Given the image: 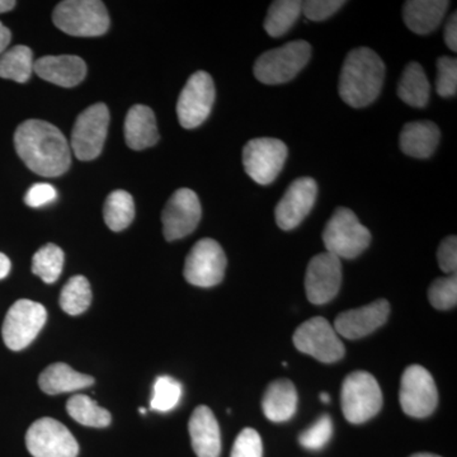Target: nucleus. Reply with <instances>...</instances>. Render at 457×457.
I'll use <instances>...</instances> for the list:
<instances>
[{
    "label": "nucleus",
    "instance_id": "nucleus-31",
    "mask_svg": "<svg viewBox=\"0 0 457 457\" xmlns=\"http://www.w3.org/2000/svg\"><path fill=\"white\" fill-rule=\"evenodd\" d=\"M92 303V288L84 276H74L60 294V306L69 315L83 314Z\"/></svg>",
    "mask_w": 457,
    "mask_h": 457
},
{
    "label": "nucleus",
    "instance_id": "nucleus-44",
    "mask_svg": "<svg viewBox=\"0 0 457 457\" xmlns=\"http://www.w3.org/2000/svg\"><path fill=\"white\" fill-rule=\"evenodd\" d=\"M14 7H16V2H12V0H0V13L12 11Z\"/></svg>",
    "mask_w": 457,
    "mask_h": 457
},
{
    "label": "nucleus",
    "instance_id": "nucleus-12",
    "mask_svg": "<svg viewBox=\"0 0 457 457\" xmlns=\"http://www.w3.org/2000/svg\"><path fill=\"white\" fill-rule=\"evenodd\" d=\"M227 255L216 240L204 237L192 246L186 258L183 275L188 284L197 287H212L224 279Z\"/></svg>",
    "mask_w": 457,
    "mask_h": 457
},
{
    "label": "nucleus",
    "instance_id": "nucleus-1",
    "mask_svg": "<svg viewBox=\"0 0 457 457\" xmlns=\"http://www.w3.org/2000/svg\"><path fill=\"white\" fill-rule=\"evenodd\" d=\"M14 145L20 158L42 177H59L69 170L71 149L62 132L42 120H27L18 126Z\"/></svg>",
    "mask_w": 457,
    "mask_h": 457
},
{
    "label": "nucleus",
    "instance_id": "nucleus-19",
    "mask_svg": "<svg viewBox=\"0 0 457 457\" xmlns=\"http://www.w3.org/2000/svg\"><path fill=\"white\" fill-rule=\"evenodd\" d=\"M33 71L46 82L71 88L83 82L87 75V65L79 56L49 55L36 60Z\"/></svg>",
    "mask_w": 457,
    "mask_h": 457
},
{
    "label": "nucleus",
    "instance_id": "nucleus-14",
    "mask_svg": "<svg viewBox=\"0 0 457 457\" xmlns=\"http://www.w3.org/2000/svg\"><path fill=\"white\" fill-rule=\"evenodd\" d=\"M216 90L212 75L197 71L189 78L177 102V114L182 128L196 129L212 113Z\"/></svg>",
    "mask_w": 457,
    "mask_h": 457
},
{
    "label": "nucleus",
    "instance_id": "nucleus-38",
    "mask_svg": "<svg viewBox=\"0 0 457 457\" xmlns=\"http://www.w3.org/2000/svg\"><path fill=\"white\" fill-rule=\"evenodd\" d=\"M345 4L342 0H308L302 5V13L308 20L320 22L332 17Z\"/></svg>",
    "mask_w": 457,
    "mask_h": 457
},
{
    "label": "nucleus",
    "instance_id": "nucleus-22",
    "mask_svg": "<svg viewBox=\"0 0 457 457\" xmlns=\"http://www.w3.org/2000/svg\"><path fill=\"white\" fill-rule=\"evenodd\" d=\"M449 5L446 0H409L403 8V18L411 32L428 35L440 26Z\"/></svg>",
    "mask_w": 457,
    "mask_h": 457
},
{
    "label": "nucleus",
    "instance_id": "nucleus-25",
    "mask_svg": "<svg viewBox=\"0 0 457 457\" xmlns=\"http://www.w3.org/2000/svg\"><path fill=\"white\" fill-rule=\"evenodd\" d=\"M95 384L92 376L75 371L64 362L54 363L41 372L38 385L44 393L49 395L77 392Z\"/></svg>",
    "mask_w": 457,
    "mask_h": 457
},
{
    "label": "nucleus",
    "instance_id": "nucleus-5",
    "mask_svg": "<svg viewBox=\"0 0 457 457\" xmlns=\"http://www.w3.org/2000/svg\"><path fill=\"white\" fill-rule=\"evenodd\" d=\"M311 57L312 46L309 42H288L258 57L254 64V77L258 82L269 86L290 82L305 68Z\"/></svg>",
    "mask_w": 457,
    "mask_h": 457
},
{
    "label": "nucleus",
    "instance_id": "nucleus-26",
    "mask_svg": "<svg viewBox=\"0 0 457 457\" xmlns=\"http://www.w3.org/2000/svg\"><path fill=\"white\" fill-rule=\"evenodd\" d=\"M398 96L404 104L411 107L423 108L428 104L431 86L425 71L418 62H411L405 66L400 78Z\"/></svg>",
    "mask_w": 457,
    "mask_h": 457
},
{
    "label": "nucleus",
    "instance_id": "nucleus-40",
    "mask_svg": "<svg viewBox=\"0 0 457 457\" xmlns=\"http://www.w3.org/2000/svg\"><path fill=\"white\" fill-rule=\"evenodd\" d=\"M57 197L56 188L49 183H36L27 191L25 203L29 207H41L53 203Z\"/></svg>",
    "mask_w": 457,
    "mask_h": 457
},
{
    "label": "nucleus",
    "instance_id": "nucleus-30",
    "mask_svg": "<svg viewBox=\"0 0 457 457\" xmlns=\"http://www.w3.org/2000/svg\"><path fill=\"white\" fill-rule=\"evenodd\" d=\"M104 216L111 230H125L135 218L134 198L123 189L113 191L104 204Z\"/></svg>",
    "mask_w": 457,
    "mask_h": 457
},
{
    "label": "nucleus",
    "instance_id": "nucleus-15",
    "mask_svg": "<svg viewBox=\"0 0 457 457\" xmlns=\"http://www.w3.org/2000/svg\"><path fill=\"white\" fill-rule=\"evenodd\" d=\"M201 204L196 192L189 188H179L174 192L165 204L162 213L165 239H182L194 233L201 220Z\"/></svg>",
    "mask_w": 457,
    "mask_h": 457
},
{
    "label": "nucleus",
    "instance_id": "nucleus-39",
    "mask_svg": "<svg viewBox=\"0 0 457 457\" xmlns=\"http://www.w3.org/2000/svg\"><path fill=\"white\" fill-rule=\"evenodd\" d=\"M438 266L445 273L455 275L457 270V237L451 236L442 240L437 251Z\"/></svg>",
    "mask_w": 457,
    "mask_h": 457
},
{
    "label": "nucleus",
    "instance_id": "nucleus-29",
    "mask_svg": "<svg viewBox=\"0 0 457 457\" xmlns=\"http://www.w3.org/2000/svg\"><path fill=\"white\" fill-rule=\"evenodd\" d=\"M33 71V54L25 45H18L0 56V78L26 83Z\"/></svg>",
    "mask_w": 457,
    "mask_h": 457
},
{
    "label": "nucleus",
    "instance_id": "nucleus-32",
    "mask_svg": "<svg viewBox=\"0 0 457 457\" xmlns=\"http://www.w3.org/2000/svg\"><path fill=\"white\" fill-rule=\"evenodd\" d=\"M64 258L62 249L49 243L38 249L33 255L32 272L46 284H54L62 275Z\"/></svg>",
    "mask_w": 457,
    "mask_h": 457
},
{
    "label": "nucleus",
    "instance_id": "nucleus-4",
    "mask_svg": "<svg viewBox=\"0 0 457 457\" xmlns=\"http://www.w3.org/2000/svg\"><path fill=\"white\" fill-rule=\"evenodd\" d=\"M53 21L60 31L75 37H97L110 29L106 5L99 0H65L56 5Z\"/></svg>",
    "mask_w": 457,
    "mask_h": 457
},
{
    "label": "nucleus",
    "instance_id": "nucleus-27",
    "mask_svg": "<svg viewBox=\"0 0 457 457\" xmlns=\"http://www.w3.org/2000/svg\"><path fill=\"white\" fill-rule=\"evenodd\" d=\"M66 411L69 416L80 425L95 427V428H104L110 426L112 420L107 409L99 407L97 402L84 394L71 396L66 403Z\"/></svg>",
    "mask_w": 457,
    "mask_h": 457
},
{
    "label": "nucleus",
    "instance_id": "nucleus-6",
    "mask_svg": "<svg viewBox=\"0 0 457 457\" xmlns=\"http://www.w3.org/2000/svg\"><path fill=\"white\" fill-rule=\"evenodd\" d=\"M342 411L353 425L368 422L383 407V393L368 371H354L345 378L341 390Z\"/></svg>",
    "mask_w": 457,
    "mask_h": 457
},
{
    "label": "nucleus",
    "instance_id": "nucleus-13",
    "mask_svg": "<svg viewBox=\"0 0 457 457\" xmlns=\"http://www.w3.org/2000/svg\"><path fill=\"white\" fill-rule=\"evenodd\" d=\"M26 446L33 457H77L79 445L62 423L41 418L29 427Z\"/></svg>",
    "mask_w": 457,
    "mask_h": 457
},
{
    "label": "nucleus",
    "instance_id": "nucleus-47",
    "mask_svg": "<svg viewBox=\"0 0 457 457\" xmlns=\"http://www.w3.org/2000/svg\"><path fill=\"white\" fill-rule=\"evenodd\" d=\"M141 414H146V409L145 408H140L139 409Z\"/></svg>",
    "mask_w": 457,
    "mask_h": 457
},
{
    "label": "nucleus",
    "instance_id": "nucleus-8",
    "mask_svg": "<svg viewBox=\"0 0 457 457\" xmlns=\"http://www.w3.org/2000/svg\"><path fill=\"white\" fill-rule=\"evenodd\" d=\"M110 111L106 104H93L78 116L71 131V146L79 161L89 162L98 158L106 141Z\"/></svg>",
    "mask_w": 457,
    "mask_h": 457
},
{
    "label": "nucleus",
    "instance_id": "nucleus-21",
    "mask_svg": "<svg viewBox=\"0 0 457 457\" xmlns=\"http://www.w3.org/2000/svg\"><path fill=\"white\" fill-rule=\"evenodd\" d=\"M441 132L431 121L409 122L400 132V149L417 159L429 158L440 144Z\"/></svg>",
    "mask_w": 457,
    "mask_h": 457
},
{
    "label": "nucleus",
    "instance_id": "nucleus-42",
    "mask_svg": "<svg viewBox=\"0 0 457 457\" xmlns=\"http://www.w3.org/2000/svg\"><path fill=\"white\" fill-rule=\"evenodd\" d=\"M12 40V33L9 31L7 27L3 25L0 22V54L4 53V50L7 49L8 45L11 44Z\"/></svg>",
    "mask_w": 457,
    "mask_h": 457
},
{
    "label": "nucleus",
    "instance_id": "nucleus-36",
    "mask_svg": "<svg viewBox=\"0 0 457 457\" xmlns=\"http://www.w3.org/2000/svg\"><path fill=\"white\" fill-rule=\"evenodd\" d=\"M436 90L441 97H455L457 92V60L455 57L441 56L437 60Z\"/></svg>",
    "mask_w": 457,
    "mask_h": 457
},
{
    "label": "nucleus",
    "instance_id": "nucleus-46",
    "mask_svg": "<svg viewBox=\"0 0 457 457\" xmlns=\"http://www.w3.org/2000/svg\"><path fill=\"white\" fill-rule=\"evenodd\" d=\"M411 457H441V456L435 455V453H416V455H413Z\"/></svg>",
    "mask_w": 457,
    "mask_h": 457
},
{
    "label": "nucleus",
    "instance_id": "nucleus-45",
    "mask_svg": "<svg viewBox=\"0 0 457 457\" xmlns=\"http://www.w3.org/2000/svg\"><path fill=\"white\" fill-rule=\"evenodd\" d=\"M320 400L323 403H329L330 402V396L328 393H320Z\"/></svg>",
    "mask_w": 457,
    "mask_h": 457
},
{
    "label": "nucleus",
    "instance_id": "nucleus-34",
    "mask_svg": "<svg viewBox=\"0 0 457 457\" xmlns=\"http://www.w3.org/2000/svg\"><path fill=\"white\" fill-rule=\"evenodd\" d=\"M429 303L438 311H449L457 303V276L436 279L428 290Z\"/></svg>",
    "mask_w": 457,
    "mask_h": 457
},
{
    "label": "nucleus",
    "instance_id": "nucleus-17",
    "mask_svg": "<svg viewBox=\"0 0 457 457\" xmlns=\"http://www.w3.org/2000/svg\"><path fill=\"white\" fill-rule=\"evenodd\" d=\"M318 196V185L311 177L295 179L276 206V222L282 230L299 227L311 213Z\"/></svg>",
    "mask_w": 457,
    "mask_h": 457
},
{
    "label": "nucleus",
    "instance_id": "nucleus-33",
    "mask_svg": "<svg viewBox=\"0 0 457 457\" xmlns=\"http://www.w3.org/2000/svg\"><path fill=\"white\" fill-rule=\"evenodd\" d=\"M182 385L170 376H159L153 386L150 408L156 411H170L179 405Z\"/></svg>",
    "mask_w": 457,
    "mask_h": 457
},
{
    "label": "nucleus",
    "instance_id": "nucleus-7",
    "mask_svg": "<svg viewBox=\"0 0 457 457\" xmlns=\"http://www.w3.org/2000/svg\"><path fill=\"white\" fill-rule=\"evenodd\" d=\"M46 309L32 300L21 299L14 303L5 315L2 336L12 351L25 350L41 332L46 323Z\"/></svg>",
    "mask_w": 457,
    "mask_h": 457
},
{
    "label": "nucleus",
    "instance_id": "nucleus-16",
    "mask_svg": "<svg viewBox=\"0 0 457 457\" xmlns=\"http://www.w3.org/2000/svg\"><path fill=\"white\" fill-rule=\"evenodd\" d=\"M342 285V263L336 255L320 253L312 257L305 276V290L309 302L323 305L332 302Z\"/></svg>",
    "mask_w": 457,
    "mask_h": 457
},
{
    "label": "nucleus",
    "instance_id": "nucleus-18",
    "mask_svg": "<svg viewBox=\"0 0 457 457\" xmlns=\"http://www.w3.org/2000/svg\"><path fill=\"white\" fill-rule=\"evenodd\" d=\"M389 314V303L385 299H378L362 308L342 312L336 318L333 328L337 335L343 338L360 339L384 326Z\"/></svg>",
    "mask_w": 457,
    "mask_h": 457
},
{
    "label": "nucleus",
    "instance_id": "nucleus-11",
    "mask_svg": "<svg viewBox=\"0 0 457 457\" xmlns=\"http://www.w3.org/2000/svg\"><path fill=\"white\" fill-rule=\"evenodd\" d=\"M399 402L409 417L431 416L438 404V392L428 370L420 365L405 370L400 380Z\"/></svg>",
    "mask_w": 457,
    "mask_h": 457
},
{
    "label": "nucleus",
    "instance_id": "nucleus-10",
    "mask_svg": "<svg viewBox=\"0 0 457 457\" xmlns=\"http://www.w3.org/2000/svg\"><path fill=\"white\" fill-rule=\"evenodd\" d=\"M288 150L284 141L258 137L243 149V165L246 174L258 185H270L284 168Z\"/></svg>",
    "mask_w": 457,
    "mask_h": 457
},
{
    "label": "nucleus",
    "instance_id": "nucleus-35",
    "mask_svg": "<svg viewBox=\"0 0 457 457\" xmlns=\"http://www.w3.org/2000/svg\"><path fill=\"white\" fill-rule=\"evenodd\" d=\"M333 435L332 418L324 414L319 418L314 425L300 433L299 442L303 447L312 451H318L327 446Z\"/></svg>",
    "mask_w": 457,
    "mask_h": 457
},
{
    "label": "nucleus",
    "instance_id": "nucleus-24",
    "mask_svg": "<svg viewBox=\"0 0 457 457\" xmlns=\"http://www.w3.org/2000/svg\"><path fill=\"white\" fill-rule=\"evenodd\" d=\"M264 416L275 423L286 422L296 413L297 392L293 381L279 378L267 387L262 400Z\"/></svg>",
    "mask_w": 457,
    "mask_h": 457
},
{
    "label": "nucleus",
    "instance_id": "nucleus-28",
    "mask_svg": "<svg viewBox=\"0 0 457 457\" xmlns=\"http://www.w3.org/2000/svg\"><path fill=\"white\" fill-rule=\"evenodd\" d=\"M303 2L299 0H278L273 2L264 20V29L272 37H281L290 31L302 14Z\"/></svg>",
    "mask_w": 457,
    "mask_h": 457
},
{
    "label": "nucleus",
    "instance_id": "nucleus-37",
    "mask_svg": "<svg viewBox=\"0 0 457 457\" xmlns=\"http://www.w3.org/2000/svg\"><path fill=\"white\" fill-rule=\"evenodd\" d=\"M263 445L260 433L253 428H245L237 435L230 457H262Z\"/></svg>",
    "mask_w": 457,
    "mask_h": 457
},
{
    "label": "nucleus",
    "instance_id": "nucleus-3",
    "mask_svg": "<svg viewBox=\"0 0 457 457\" xmlns=\"http://www.w3.org/2000/svg\"><path fill=\"white\" fill-rule=\"evenodd\" d=\"M323 242L328 253L339 260H353L368 249L371 233L352 210L338 207L324 228Z\"/></svg>",
    "mask_w": 457,
    "mask_h": 457
},
{
    "label": "nucleus",
    "instance_id": "nucleus-23",
    "mask_svg": "<svg viewBox=\"0 0 457 457\" xmlns=\"http://www.w3.org/2000/svg\"><path fill=\"white\" fill-rule=\"evenodd\" d=\"M125 140L132 150H144L159 140L155 114L152 108L137 104L129 110L125 120Z\"/></svg>",
    "mask_w": 457,
    "mask_h": 457
},
{
    "label": "nucleus",
    "instance_id": "nucleus-2",
    "mask_svg": "<svg viewBox=\"0 0 457 457\" xmlns=\"http://www.w3.org/2000/svg\"><path fill=\"white\" fill-rule=\"evenodd\" d=\"M384 78L385 65L381 57L369 47H357L343 62L339 96L348 106H369L380 95Z\"/></svg>",
    "mask_w": 457,
    "mask_h": 457
},
{
    "label": "nucleus",
    "instance_id": "nucleus-43",
    "mask_svg": "<svg viewBox=\"0 0 457 457\" xmlns=\"http://www.w3.org/2000/svg\"><path fill=\"white\" fill-rule=\"evenodd\" d=\"M11 272V261L7 255L0 253V279L7 278Z\"/></svg>",
    "mask_w": 457,
    "mask_h": 457
},
{
    "label": "nucleus",
    "instance_id": "nucleus-41",
    "mask_svg": "<svg viewBox=\"0 0 457 457\" xmlns=\"http://www.w3.org/2000/svg\"><path fill=\"white\" fill-rule=\"evenodd\" d=\"M445 42L451 51L456 53L457 51V14L453 12V16L450 17L449 22L445 27Z\"/></svg>",
    "mask_w": 457,
    "mask_h": 457
},
{
    "label": "nucleus",
    "instance_id": "nucleus-9",
    "mask_svg": "<svg viewBox=\"0 0 457 457\" xmlns=\"http://www.w3.org/2000/svg\"><path fill=\"white\" fill-rule=\"evenodd\" d=\"M294 345L303 353L324 363H335L345 356V345L327 319L317 317L303 321L294 333Z\"/></svg>",
    "mask_w": 457,
    "mask_h": 457
},
{
    "label": "nucleus",
    "instance_id": "nucleus-20",
    "mask_svg": "<svg viewBox=\"0 0 457 457\" xmlns=\"http://www.w3.org/2000/svg\"><path fill=\"white\" fill-rule=\"evenodd\" d=\"M192 447L197 457H219L221 453L220 427L212 409L200 405L195 409L188 423Z\"/></svg>",
    "mask_w": 457,
    "mask_h": 457
}]
</instances>
